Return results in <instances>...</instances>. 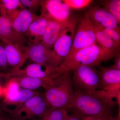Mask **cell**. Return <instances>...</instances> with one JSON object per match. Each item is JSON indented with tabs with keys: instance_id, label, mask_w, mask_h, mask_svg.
Returning <instances> with one entry per match:
<instances>
[{
	"instance_id": "1",
	"label": "cell",
	"mask_w": 120,
	"mask_h": 120,
	"mask_svg": "<svg viewBox=\"0 0 120 120\" xmlns=\"http://www.w3.org/2000/svg\"><path fill=\"white\" fill-rule=\"evenodd\" d=\"M114 105L115 103L112 99L105 98L97 93L75 90L67 111L80 120L88 116L112 117L113 116L112 111Z\"/></svg>"
},
{
	"instance_id": "2",
	"label": "cell",
	"mask_w": 120,
	"mask_h": 120,
	"mask_svg": "<svg viewBox=\"0 0 120 120\" xmlns=\"http://www.w3.org/2000/svg\"><path fill=\"white\" fill-rule=\"evenodd\" d=\"M116 56L106 51L97 43L69 55L61 64L56 68L57 75L71 72L81 65L99 67Z\"/></svg>"
},
{
	"instance_id": "3",
	"label": "cell",
	"mask_w": 120,
	"mask_h": 120,
	"mask_svg": "<svg viewBox=\"0 0 120 120\" xmlns=\"http://www.w3.org/2000/svg\"><path fill=\"white\" fill-rule=\"evenodd\" d=\"M70 72L52 79L45 88V98L52 108L67 110L71 104L74 91Z\"/></svg>"
},
{
	"instance_id": "4",
	"label": "cell",
	"mask_w": 120,
	"mask_h": 120,
	"mask_svg": "<svg viewBox=\"0 0 120 120\" xmlns=\"http://www.w3.org/2000/svg\"><path fill=\"white\" fill-rule=\"evenodd\" d=\"M72 71V80L75 90L96 94L100 82V74L94 67L81 65Z\"/></svg>"
},
{
	"instance_id": "5",
	"label": "cell",
	"mask_w": 120,
	"mask_h": 120,
	"mask_svg": "<svg viewBox=\"0 0 120 120\" xmlns=\"http://www.w3.org/2000/svg\"><path fill=\"white\" fill-rule=\"evenodd\" d=\"M51 107L44 94H38L15 109L8 110L11 116L28 120L40 117Z\"/></svg>"
},
{
	"instance_id": "6",
	"label": "cell",
	"mask_w": 120,
	"mask_h": 120,
	"mask_svg": "<svg viewBox=\"0 0 120 120\" xmlns=\"http://www.w3.org/2000/svg\"><path fill=\"white\" fill-rule=\"evenodd\" d=\"M41 8V13L67 27L76 25L75 20L71 17V9L63 0H42Z\"/></svg>"
},
{
	"instance_id": "7",
	"label": "cell",
	"mask_w": 120,
	"mask_h": 120,
	"mask_svg": "<svg viewBox=\"0 0 120 120\" xmlns=\"http://www.w3.org/2000/svg\"><path fill=\"white\" fill-rule=\"evenodd\" d=\"M96 43L94 26L91 20L85 13L76 30L72 45L68 56Z\"/></svg>"
},
{
	"instance_id": "8",
	"label": "cell",
	"mask_w": 120,
	"mask_h": 120,
	"mask_svg": "<svg viewBox=\"0 0 120 120\" xmlns=\"http://www.w3.org/2000/svg\"><path fill=\"white\" fill-rule=\"evenodd\" d=\"M76 26L65 29L53 46L52 49L55 68L61 64L70 52L76 30Z\"/></svg>"
},
{
	"instance_id": "9",
	"label": "cell",
	"mask_w": 120,
	"mask_h": 120,
	"mask_svg": "<svg viewBox=\"0 0 120 120\" xmlns=\"http://www.w3.org/2000/svg\"><path fill=\"white\" fill-rule=\"evenodd\" d=\"M27 44L28 59L34 63L54 68V57L52 49L46 46L41 41L36 42L28 39Z\"/></svg>"
},
{
	"instance_id": "10",
	"label": "cell",
	"mask_w": 120,
	"mask_h": 120,
	"mask_svg": "<svg viewBox=\"0 0 120 120\" xmlns=\"http://www.w3.org/2000/svg\"><path fill=\"white\" fill-rule=\"evenodd\" d=\"M8 72L11 77L26 76L44 79H52L56 74L55 68L35 63L28 65L24 69H11Z\"/></svg>"
},
{
	"instance_id": "11",
	"label": "cell",
	"mask_w": 120,
	"mask_h": 120,
	"mask_svg": "<svg viewBox=\"0 0 120 120\" xmlns=\"http://www.w3.org/2000/svg\"><path fill=\"white\" fill-rule=\"evenodd\" d=\"M0 40L8 44L22 45L27 43L28 39L15 30L11 22L0 13Z\"/></svg>"
},
{
	"instance_id": "12",
	"label": "cell",
	"mask_w": 120,
	"mask_h": 120,
	"mask_svg": "<svg viewBox=\"0 0 120 120\" xmlns=\"http://www.w3.org/2000/svg\"><path fill=\"white\" fill-rule=\"evenodd\" d=\"M86 13L94 23L120 32V27L116 18L104 8L95 6L90 8Z\"/></svg>"
},
{
	"instance_id": "13",
	"label": "cell",
	"mask_w": 120,
	"mask_h": 120,
	"mask_svg": "<svg viewBox=\"0 0 120 120\" xmlns=\"http://www.w3.org/2000/svg\"><path fill=\"white\" fill-rule=\"evenodd\" d=\"M9 67L11 69H20L28 59L26 47L24 45H13L2 42Z\"/></svg>"
},
{
	"instance_id": "14",
	"label": "cell",
	"mask_w": 120,
	"mask_h": 120,
	"mask_svg": "<svg viewBox=\"0 0 120 120\" xmlns=\"http://www.w3.org/2000/svg\"><path fill=\"white\" fill-rule=\"evenodd\" d=\"M38 16L33 11L22 9L9 21L15 30L24 35L30 25Z\"/></svg>"
},
{
	"instance_id": "15",
	"label": "cell",
	"mask_w": 120,
	"mask_h": 120,
	"mask_svg": "<svg viewBox=\"0 0 120 120\" xmlns=\"http://www.w3.org/2000/svg\"><path fill=\"white\" fill-rule=\"evenodd\" d=\"M49 19L47 15L41 13L30 25L24 35L28 39H32L35 41H41L47 28Z\"/></svg>"
},
{
	"instance_id": "16",
	"label": "cell",
	"mask_w": 120,
	"mask_h": 120,
	"mask_svg": "<svg viewBox=\"0 0 120 120\" xmlns=\"http://www.w3.org/2000/svg\"><path fill=\"white\" fill-rule=\"evenodd\" d=\"M49 18L48 26L41 41L47 47L52 49L65 29L69 27H67L52 18Z\"/></svg>"
},
{
	"instance_id": "17",
	"label": "cell",
	"mask_w": 120,
	"mask_h": 120,
	"mask_svg": "<svg viewBox=\"0 0 120 120\" xmlns=\"http://www.w3.org/2000/svg\"><path fill=\"white\" fill-rule=\"evenodd\" d=\"M101 71L100 82L98 86L103 89L120 83V70L112 68H105L101 65L99 66Z\"/></svg>"
},
{
	"instance_id": "18",
	"label": "cell",
	"mask_w": 120,
	"mask_h": 120,
	"mask_svg": "<svg viewBox=\"0 0 120 120\" xmlns=\"http://www.w3.org/2000/svg\"><path fill=\"white\" fill-rule=\"evenodd\" d=\"M93 23L95 31L97 43L103 49L116 56L120 54V49L116 47L112 39L101 28L100 26Z\"/></svg>"
},
{
	"instance_id": "19",
	"label": "cell",
	"mask_w": 120,
	"mask_h": 120,
	"mask_svg": "<svg viewBox=\"0 0 120 120\" xmlns=\"http://www.w3.org/2000/svg\"><path fill=\"white\" fill-rule=\"evenodd\" d=\"M18 83L20 87L31 90L41 87H47L52 79H44L29 76L11 77Z\"/></svg>"
},
{
	"instance_id": "20",
	"label": "cell",
	"mask_w": 120,
	"mask_h": 120,
	"mask_svg": "<svg viewBox=\"0 0 120 120\" xmlns=\"http://www.w3.org/2000/svg\"><path fill=\"white\" fill-rule=\"evenodd\" d=\"M25 8L20 0H0V13L9 21L20 10Z\"/></svg>"
},
{
	"instance_id": "21",
	"label": "cell",
	"mask_w": 120,
	"mask_h": 120,
	"mask_svg": "<svg viewBox=\"0 0 120 120\" xmlns=\"http://www.w3.org/2000/svg\"><path fill=\"white\" fill-rule=\"evenodd\" d=\"M38 94L33 90L22 88L20 89L14 97L5 99V101L6 103L10 105H19Z\"/></svg>"
},
{
	"instance_id": "22",
	"label": "cell",
	"mask_w": 120,
	"mask_h": 120,
	"mask_svg": "<svg viewBox=\"0 0 120 120\" xmlns=\"http://www.w3.org/2000/svg\"><path fill=\"white\" fill-rule=\"evenodd\" d=\"M68 114L67 109L51 107L42 116L38 117V120H64Z\"/></svg>"
},
{
	"instance_id": "23",
	"label": "cell",
	"mask_w": 120,
	"mask_h": 120,
	"mask_svg": "<svg viewBox=\"0 0 120 120\" xmlns=\"http://www.w3.org/2000/svg\"><path fill=\"white\" fill-rule=\"evenodd\" d=\"M105 9L111 13L116 18L118 24L120 23V0H106L99 1Z\"/></svg>"
},
{
	"instance_id": "24",
	"label": "cell",
	"mask_w": 120,
	"mask_h": 120,
	"mask_svg": "<svg viewBox=\"0 0 120 120\" xmlns=\"http://www.w3.org/2000/svg\"><path fill=\"white\" fill-rule=\"evenodd\" d=\"M8 81L9 82L4 90L5 99L14 97L20 90V87L19 84L12 77H10Z\"/></svg>"
},
{
	"instance_id": "25",
	"label": "cell",
	"mask_w": 120,
	"mask_h": 120,
	"mask_svg": "<svg viewBox=\"0 0 120 120\" xmlns=\"http://www.w3.org/2000/svg\"><path fill=\"white\" fill-rule=\"evenodd\" d=\"M71 9H79L88 6L93 1L91 0H63Z\"/></svg>"
},
{
	"instance_id": "26",
	"label": "cell",
	"mask_w": 120,
	"mask_h": 120,
	"mask_svg": "<svg viewBox=\"0 0 120 120\" xmlns=\"http://www.w3.org/2000/svg\"><path fill=\"white\" fill-rule=\"evenodd\" d=\"M99 26H100L101 28L112 39L116 47L120 49V32H118L117 31L113 29L106 28L103 27L99 25Z\"/></svg>"
},
{
	"instance_id": "27",
	"label": "cell",
	"mask_w": 120,
	"mask_h": 120,
	"mask_svg": "<svg viewBox=\"0 0 120 120\" xmlns=\"http://www.w3.org/2000/svg\"><path fill=\"white\" fill-rule=\"evenodd\" d=\"M22 6L35 12L41 8L42 0H20Z\"/></svg>"
},
{
	"instance_id": "28",
	"label": "cell",
	"mask_w": 120,
	"mask_h": 120,
	"mask_svg": "<svg viewBox=\"0 0 120 120\" xmlns=\"http://www.w3.org/2000/svg\"><path fill=\"white\" fill-rule=\"evenodd\" d=\"M9 67L6 52L2 41L0 42V71L5 72Z\"/></svg>"
},
{
	"instance_id": "29",
	"label": "cell",
	"mask_w": 120,
	"mask_h": 120,
	"mask_svg": "<svg viewBox=\"0 0 120 120\" xmlns=\"http://www.w3.org/2000/svg\"><path fill=\"white\" fill-rule=\"evenodd\" d=\"M81 120H120V118H115L113 116H92L85 117Z\"/></svg>"
},
{
	"instance_id": "30",
	"label": "cell",
	"mask_w": 120,
	"mask_h": 120,
	"mask_svg": "<svg viewBox=\"0 0 120 120\" xmlns=\"http://www.w3.org/2000/svg\"><path fill=\"white\" fill-rule=\"evenodd\" d=\"M10 114L6 108L0 109V120H9Z\"/></svg>"
},
{
	"instance_id": "31",
	"label": "cell",
	"mask_w": 120,
	"mask_h": 120,
	"mask_svg": "<svg viewBox=\"0 0 120 120\" xmlns=\"http://www.w3.org/2000/svg\"><path fill=\"white\" fill-rule=\"evenodd\" d=\"M115 64L111 66L112 68L117 70H120V55L118 54L115 57Z\"/></svg>"
},
{
	"instance_id": "32",
	"label": "cell",
	"mask_w": 120,
	"mask_h": 120,
	"mask_svg": "<svg viewBox=\"0 0 120 120\" xmlns=\"http://www.w3.org/2000/svg\"><path fill=\"white\" fill-rule=\"evenodd\" d=\"M11 77V74L9 72L0 71V82L3 79L8 80Z\"/></svg>"
},
{
	"instance_id": "33",
	"label": "cell",
	"mask_w": 120,
	"mask_h": 120,
	"mask_svg": "<svg viewBox=\"0 0 120 120\" xmlns=\"http://www.w3.org/2000/svg\"><path fill=\"white\" fill-rule=\"evenodd\" d=\"M64 120H80L72 115H68V114L65 116Z\"/></svg>"
},
{
	"instance_id": "34",
	"label": "cell",
	"mask_w": 120,
	"mask_h": 120,
	"mask_svg": "<svg viewBox=\"0 0 120 120\" xmlns=\"http://www.w3.org/2000/svg\"><path fill=\"white\" fill-rule=\"evenodd\" d=\"M9 120H25L22 119V118H18V117H15L11 116L10 114V117Z\"/></svg>"
},
{
	"instance_id": "35",
	"label": "cell",
	"mask_w": 120,
	"mask_h": 120,
	"mask_svg": "<svg viewBox=\"0 0 120 120\" xmlns=\"http://www.w3.org/2000/svg\"><path fill=\"white\" fill-rule=\"evenodd\" d=\"M2 93V87H1V86L0 84V96L1 95V94Z\"/></svg>"
}]
</instances>
